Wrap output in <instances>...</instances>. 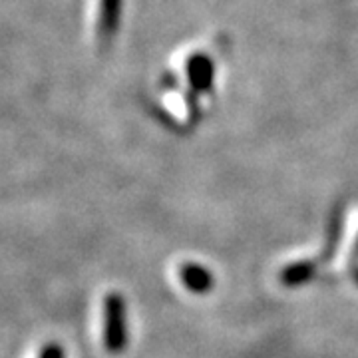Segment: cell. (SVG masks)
Wrapping results in <instances>:
<instances>
[{
    "label": "cell",
    "mask_w": 358,
    "mask_h": 358,
    "mask_svg": "<svg viewBox=\"0 0 358 358\" xmlns=\"http://www.w3.org/2000/svg\"><path fill=\"white\" fill-rule=\"evenodd\" d=\"M106 346L112 352H120L126 346L124 301L115 293L110 294L106 301Z\"/></svg>",
    "instance_id": "cell-1"
},
{
    "label": "cell",
    "mask_w": 358,
    "mask_h": 358,
    "mask_svg": "<svg viewBox=\"0 0 358 358\" xmlns=\"http://www.w3.org/2000/svg\"><path fill=\"white\" fill-rule=\"evenodd\" d=\"M187 76H189V82L197 92H207L211 88V82H213V64H211V60L203 54L193 56L192 60L187 62Z\"/></svg>",
    "instance_id": "cell-2"
},
{
    "label": "cell",
    "mask_w": 358,
    "mask_h": 358,
    "mask_svg": "<svg viewBox=\"0 0 358 358\" xmlns=\"http://www.w3.org/2000/svg\"><path fill=\"white\" fill-rule=\"evenodd\" d=\"M122 14V0H100V18H98V32L100 38L110 40L117 30Z\"/></svg>",
    "instance_id": "cell-3"
},
{
    "label": "cell",
    "mask_w": 358,
    "mask_h": 358,
    "mask_svg": "<svg viewBox=\"0 0 358 358\" xmlns=\"http://www.w3.org/2000/svg\"><path fill=\"white\" fill-rule=\"evenodd\" d=\"M181 281L193 293H205L211 289L213 277L207 268L199 267V265H185L181 268Z\"/></svg>",
    "instance_id": "cell-4"
},
{
    "label": "cell",
    "mask_w": 358,
    "mask_h": 358,
    "mask_svg": "<svg viewBox=\"0 0 358 358\" xmlns=\"http://www.w3.org/2000/svg\"><path fill=\"white\" fill-rule=\"evenodd\" d=\"M315 273V265L313 263H294L291 267H287L282 271L281 281L289 287L294 285H301V282H307Z\"/></svg>",
    "instance_id": "cell-5"
}]
</instances>
